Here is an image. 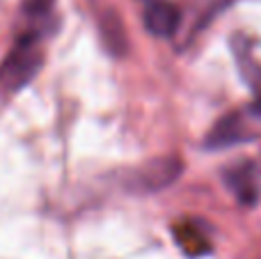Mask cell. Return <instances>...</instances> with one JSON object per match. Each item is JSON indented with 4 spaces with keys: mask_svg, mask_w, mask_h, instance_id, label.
Masks as SVG:
<instances>
[{
    "mask_svg": "<svg viewBox=\"0 0 261 259\" xmlns=\"http://www.w3.org/2000/svg\"><path fill=\"white\" fill-rule=\"evenodd\" d=\"M41 67V44L35 32L21 35L14 46L7 50L5 60L0 62V92H12L25 87L37 76Z\"/></svg>",
    "mask_w": 261,
    "mask_h": 259,
    "instance_id": "cell-1",
    "label": "cell"
},
{
    "mask_svg": "<svg viewBox=\"0 0 261 259\" xmlns=\"http://www.w3.org/2000/svg\"><path fill=\"white\" fill-rule=\"evenodd\" d=\"M184 172V163L176 156H158L144 163L130 177V188L140 193H156L172 186Z\"/></svg>",
    "mask_w": 261,
    "mask_h": 259,
    "instance_id": "cell-2",
    "label": "cell"
},
{
    "mask_svg": "<svg viewBox=\"0 0 261 259\" xmlns=\"http://www.w3.org/2000/svg\"><path fill=\"white\" fill-rule=\"evenodd\" d=\"M225 184L234 193L236 200L245 206H252L261 195L259 182H257V170H254V163H250V161L231 165L225 172Z\"/></svg>",
    "mask_w": 261,
    "mask_h": 259,
    "instance_id": "cell-3",
    "label": "cell"
},
{
    "mask_svg": "<svg viewBox=\"0 0 261 259\" xmlns=\"http://www.w3.org/2000/svg\"><path fill=\"white\" fill-rule=\"evenodd\" d=\"M181 23V12L176 5L167 3V0H153L144 9V28L151 32L153 37L161 39H170Z\"/></svg>",
    "mask_w": 261,
    "mask_h": 259,
    "instance_id": "cell-4",
    "label": "cell"
},
{
    "mask_svg": "<svg viewBox=\"0 0 261 259\" xmlns=\"http://www.w3.org/2000/svg\"><path fill=\"white\" fill-rule=\"evenodd\" d=\"M248 138H250V133L243 124V117L231 113V115H227V117H222L220 122L211 128V133H208V138H206V147L208 149H222V147L245 142Z\"/></svg>",
    "mask_w": 261,
    "mask_h": 259,
    "instance_id": "cell-5",
    "label": "cell"
},
{
    "mask_svg": "<svg viewBox=\"0 0 261 259\" xmlns=\"http://www.w3.org/2000/svg\"><path fill=\"white\" fill-rule=\"evenodd\" d=\"M234 53H236L239 69H241V76L245 78V83L250 85V90L254 92V113L261 115V67L252 60L250 46L245 44L241 37L234 39Z\"/></svg>",
    "mask_w": 261,
    "mask_h": 259,
    "instance_id": "cell-6",
    "label": "cell"
},
{
    "mask_svg": "<svg viewBox=\"0 0 261 259\" xmlns=\"http://www.w3.org/2000/svg\"><path fill=\"white\" fill-rule=\"evenodd\" d=\"M174 239L179 243V248L190 257H199L206 255L211 250V243H208L206 234L193 223H181L174 227Z\"/></svg>",
    "mask_w": 261,
    "mask_h": 259,
    "instance_id": "cell-7",
    "label": "cell"
},
{
    "mask_svg": "<svg viewBox=\"0 0 261 259\" xmlns=\"http://www.w3.org/2000/svg\"><path fill=\"white\" fill-rule=\"evenodd\" d=\"M99 28H101V37L103 44L108 46L110 53L115 55H124L128 48L126 44V35H124V25L119 21V16L115 12H106L99 16Z\"/></svg>",
    "mask_w": 261,
    "mask_h": 259,
    "instance_id": "cell-8",
    "label": "cell"
},
{
    "mask_svg": "<svg viewBox=\"0 0 261 259\" xmlns=\"http://www.w3.org/2000/svg\"><path fill=\"white\" fill-rule=\"evenodd\" d=\"M55 0H23V12L28 16H44L50 12Z\"/></svg>",
    "mask_w": 261,
    "mask_h": 259,
    "instance_id": "cell-9",
    "label": "cell"
},
{
    "mask_svg": "<svg viewBox=\"0 0 261 259\" xmlns=\"http://www.w3.org/2000/svg\"><path fill=\"white\" fill-rule=\"evenodd\" d=\"M234 3H239V0H216V5H213V7L208 9V14L202 18V23H199V25H206V23L211 21V18L216 16L218 12H225V9H227V7H231Z\"/></svg>",
    "mask_w": 261,
    "mask_h": 259,
    "instance_id": "cell-10",
    "label": "cell"
},
{
    "mask_svg": "<svg viewBox=\"0 0 261 259\" xmlns=\"http://www.w3.org/2000/svg\"><path fill=\"white\" fill-rule=\"evenodd\" d=\"M144 3H147V5H149V3H153V0H144Z\"/></svg>",
    "mask_w": 261,
    "mask_h": 259,
    "instance_id": "cell-11",
    "label": "cell"
}]
</instances>
